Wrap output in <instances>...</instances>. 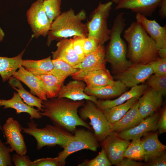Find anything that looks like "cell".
<instances>
[{"instance_id":"cell-21","label":"cell","mask_w":166,"mask_h":166,"mask_svg":"<svg viewBox=\"0 0 166 166\" xmlns=\"http://www.w3.org/2000/svg\"><path fill=\"white\" fill-rule=\"evenodd\" d=\"M127 87L119 80L114 81L108 85L95 88L85 87L84 92L88 95L97 98L108 99L119 97L126 91Z\"/></svg>"},{"instance_id":"cell-7","label":"cell","mask_w":166,"mask_h":166,"mask_svg":"<svg viewBox=\"0 0 166 166\" xmlns=\"http://www.w3.org/2000/svg\"><path fill=\"white\" fill-rule=\"evenodd\" d=\"M63 150L58 154L60 166L65 165L66 158L70 155L83 149L96 152L99 142L91 130L84 128L76 129Z\"/></svg>"},{"instance_id":"cell-36","label":"cell","mask_w":166,"mask_h":166,"mask_svg":"<svg viewBox=\"0 0 166 166\" xmlns=\"http://www.w3.org/2000/svg\"><path fill=\"white\" fill-rule=\"evenodd\" d=\"M112 165L104 149L102 148L98 155L91 160H85L78 166H111Z\"/></svg>"},{"instance_id":"cell-43","label":"cell","mask_w":166,"mask_h":166,"mask_svg":"<svg viewBox=\"0 0 166 166\" xmlns=\"http://www.w3.org/2000/svg\"><path fill=\"white\" fill-rule=\"evenodd\" d=\"M157 130L160 135L166 132V108L165 107L160 113L157 124Z\"/></svg>"},{"instance_id":"cell-24","label":"cell","mask_w":166,"mask_h":166,"mask_svg":"<svg viewBox=\"0 0 166 166\" xmlns=\"http://www.w3.org/2000/svg\"><path fill=\"white\" fill-rule=\"evenodd\" d=\"M0 106H3L4 109L10 108L16 110V113L19 114L22 113H26L30 116L31 121L34 119H39L42 116L40 110L30 106L22 100L18 93L14 92L12 97L7 100H0Z\"/></svg>"},{"instance_id":"cell-26","label":"cell","mask_w":166,"mask_h":166,"mask_svg":"<svg viewBox=\"0 0 166 166\" xmlns=\"http://www.w3.org/2000/svg\"><path fill=\"white\" fill-rule=\"evenodd\" d=\"M88 88L104 87L112 84L114 80L109 71L106 68L92 71L83 78Z\"/></svg>"},{"instance_id":"cell-51","label":"cell","mask_w":166,"mask_h":166,"mask_svg":"<svg viewBox=\"0 0 166 166\" xmlns=\"http://www.w3.org/2000/svg\"><path fill=\"white\" fill-rule=\"evenodd\" d=\"M44 1L49 0H43Z\"/></svg>"},{"instance_id":"cell-8","label":"cell","mask_w":166,"mask_h":166,"mask_svg":"<svg viewBox=\"0 0 166 166\" xmlns=\"http://www.w3.org/2000/svg\"><path fill=\"white\" fill-rule=\"evenodd\" d=\"M79 111V115L85 121L89 120V124L99 142H101L112 132L110 125L102 111L96 104L86 100Z\"/></svg>"},{"instance_id":"cell-31","label":"cell","mask_w":166,"mask_h":166,"mask_svg":"<svg viewBox=\"0 0 166 166\" xmlns=\"http://www.w3.org/2000/svg\"><path fill=\"white\" fill-rule=\"evenodd\" d=\"M21 66L33 74L50 73L54 67L51 56L40 60H23Z\"/></svg>"},{"instance_id":"cell-30","label":"cell","mask_w":166,"mask_h":166,"mask_svg":"<svg viewBox=\"0 0 166 166\" xmlns=\"http://www.w3.org/2000/svg\"><path fill=\"white\" fill-rule=\"evenodd\" d=\"M139 97L132 98L121 105L101 110L110 125L120 120L138 101Z\"/></svg>"},{"instance_id":"cell-29","label":"cell","mask_w":166,"mask_h":166,"mask_svg":"<svg viewBox=\"0 0 166 166\" xmlns=\"http://www.w3.org/2000/svg\"><path fill=\"white\" fill-rule=\"evenodd\" d=\"M8 80L10 85L17 91L25 103L30 106L36 107L42 111V100L26 90L23 87L21 81L16 78L11 77Z\"/></svg>"},{"instance_id":"cell-49","label":"cell","mask_w":166,"mask_h":166,"mask_svg":"<svg viewBox=\"0 0 166 166\" xmlns=\"http://www.w3.org/2000/svg\"><path fill=\"white\" fill-rule=\"evenodd\" d=\"M120 0H112V1L114 3L116 4H117L119 2Z\"/></svg>"},{"instance_id":"cell-18","label":"cell","mask_w":166,"mask_h":166,"mask_svg":"<svg viewBox=\"0 0 166 166\" xmlns=\"http://www.w3.org/2000/svg\"><path fill=\"white\" fill-rule=\"evenodd\" d=\"M161 0H120L116 10L128 9L146 17L151 16L159 7Z\"/></svg>"},{"instance_id":"cell-10","label":"cell","mask_w":166,"mask_h":166,"mask_svg":"<svg viewBox=\"0 0 166 166\" xmlns=\"http://www.w3.org/2000/svg\"><path fill=\"white\" fill-rule=\"evenodd\" d=\"M105 54L104 45H100L94 52L85 56L79 64L73 66L78 70L71 75L72 78L74 80L82 81L89 73L106 68Z\"/></svg>"},{"instance_id":"cell-11","label":"cell","mask_w":166,"mask_h":166,"mask_svg":"<svg viewBox=\"0 0 166 166\" xmlns=\"http://www.w3.org/2000/svg\"><path fill=\"white\" fill-rule=\"evenodd\" d=\"M2 127V131L6 140V145L9 144L11 152L14 151L20 155L27 152L26 145L22 134V129L19 122L13 117L6 120Z\"/></svg>"},{"instance_id":"cell-5","label":"cell","mask_w":166,"mask_h":166,"mask_svg":"<svg viewBox=\"0 0 166 166\" xmlns=\"http://www.w3.org/2000/svg\"><path fill=\"white\" fill-rule=\"evenodd\" d=\"M38 125L31 120L27 127H21L22 132L33 136L37 142V148L40 150L45 146L58 145L63 148L72 137L73 134L57 125L47 124L44 128L37 127Z\"/></svg>"},{"instance_id":"cell-19","label":"cell","mask_w":166,"mask_h":166,"mask_svg":"<svg viewBox=\"0 0 166 166\" xmlns=\"http://www.w3.org/2000/svg\"><path fill=\"white\" fill-rule=\"evenodd\" d=\"M86 86V84L82 81L75 80L70 81L66 85H62L57 97L75 101L90 100L96 104L97 98L86 94L84 92Z\"/></svg>"},{"instance_id":"cell-48","label":"cell","mask_w":166,"mask_h":166,"mask_svg":"<svg viewBox=\"0 0 166 166\" xmlns=\"http://www.w3.org/2000/svg\"><path fill=\"white\" fill-rule=\"evenodd\" d=\"M4 36L5 34L3 31L2 28L0 27V42L2 41Z\"/></svg>"},{"instance_id":"cell-15","label":"cell","mask_w":166,"mask_h":166,"mask_svg":"<svg viewBox=\"0 0 166 166\" xmlns=\"http://www.w3.org/2000/svg\"><path fill=\"white\" fill-rule=\"evenodd\" d=\"M160 113L156 112L144 119L137 125L117 133L121 138L127 140L140 139L145 134L157 131V124Z\"/></svg>"},{"instance_id":"cell-4","label":"cell","mask_w":166,"mask_h":166,"mask_svg":"<svg viewBox=\"0 0 166 166\" xmlns=\"http://www.w3.org/2000/svg\"><path fill=\"white\" fill-rule=\"evenodd\" d=\"M85 12L81 10L77 14L72 8L61 13L52 22L48 33L46 44L63 38L76 36L87 37L86 24L82 21L86 18Z\"/></svg>"},{"instance_id":"cell-12","label":"cell","mask_w":166,"mask_h":166,"mask_svg":"<svg viewBox=\"0 0 166 166\" xmlns=\"http://www.w3.org/2000/svg\"><path fill=\"white\" fill-rule=\"evenodd\" d=\"M130 142L120 137L117 133L112 131L101 143L112 165L117 166L123 158L124 153Z\"/></svg>"},{"instance_id":"cell-38","label":"cell","mask_w":166,"mask_h":166,"mask_svg":"<svg viewBox=\"0 0 166 166\" xmlns=\"http://www.w3.org/2000/svg\"><path fill=\"white\" fill-rule=\"evenodd\" d=\"M150 64L154 74L159 76H166V58L159 57Z\"/></svg>"},{"instance_id":"cell-46","label":"cell","mask_w":166,"mask_h":166,"mask_svg":"<svg viewBox=\"0 0 166 166\" xmlns=\"http://www.w3.org/2000/svg\"><path fill=\"white\" fill-rule=\"evenodd\" d=\"M159 7L160 9L159 14L160 18L162 19L166 18V0H161Z\"/></svg>"},{"instance_id":"cell-32","label":"cell","mask_w":166,"mask_h":166,"mask_svg":"<svg viewBox=\"0 0 166 166\" xmlns=\"http://www.w3.org/2000/svg\"><path fill=\"white\" fill-rule=\"evenodd\" d=\"M52 61L54 67L50 73L54 75L63 83L68 76L78 70L61 59H57L52 60Z\"/></svg>"},{"instance_id":"cell-17","label":"cell","mask_w":166,"mask_h":166,"mask_svg":"<svg viewBox=\"0 0 166 166\" xmlns=\"http://www.w3.org/2000/svg\"><path fill=\"white\" fill-rule=\"evenodd\" d=\"M136 21L140 23L146 32L154 41L159 49L166 48V25L161 26L155 20H150L139 14L136 15Z\"/></svg>"},{"instance_id":"cell-16","label":"cell","mask_w":166,"mask_h":166,"mask_svg":"<svg viewBox=\"0 0 166 166\" xmlns=\"http://www.w3.org/2000/svg\"><path fill=\"white\" fill-rule=\"evenodd\" d=\"M158 131L150 132L140 138L144 152V162H148L166 152V146L158 139Z\"/></svg>"},{"instance_id":"cell-44","label":"cell","mask_w":166,"mask_h":166,"mask_svg":"<svg viewBox=\"0 0 166 166\" xmlns=\"http://www.w3.org/2000/svg\"><path fill=\"white\" fill-rule=\"evenodd\" d=\"M144 165L148 166H166V153L157 157L150 161L146 163Z\"/></svg>"},{"instance_id":"cell-6","label":"cell","mask_w":166,"mask_h":166,"mask_svg":"<svg viewBox=\"0 0 166 166\" xmlns=\"http://www.w3.org/2000/svg\"><path fill=\"white\" fill-rule=\"evenodd\" d=\"M113 4L112 1L105 3L100 2L91 13L86 23L88 36L94 38L101 45L109 41L111 30L107 25V21Z\"/></svg>"},{"instance_id":"cell-14","label":"cell","mask_w":166,"mask_h":166,"mask_svg":"<svg viewBox=\"0 0 166 166\" xmlns=\"http://www.w3.org/2000/svg\"><path fill=\"white\" fill-rule=\"evenodd\" d=\"M163 96L160 92L148 87L142 96L139 97V117L141 121L157 112L162 104Z\"/></svg>"},{"instance_id":"cell-20","label":"cell","mask_w":166,"mask_h":166,"mask_svg":"<svg viewBox=\"0 0 166 166\" xmlns=\"http://www.w3.org/2000/svg\"><path fill=\"white\" fill-rule=\"evenodd\" d=\"M59 41L56 45L57 49L52 52V60L60 59L72 66L82 61L73 49L72 38H63Z\"/></svg>"},{"instance_id":"cell-45","label":"cell","mask_w":166,"mask_h":166,"mask_svg":"<svg viewBox=\"0 0 166 166\" xmlns=\"http://www.w3.org/2000/svg\"><path fill=\"white\" fill-rule=\"evenodd\" d=\"M144 163L126 157H123L117 166H142Z\"/></svg>"},{"instance_id":"cell-35","label":"cell","mask_w":166,"mask_h":166,"mask_svg":"<svg viewBox=\"0 0 166 166\" xmlns=\"http://www.w3.org/2000/svg\"><path fill=\"white\" fill-rule=\"evenodd\" d=\"M146 85L148 87L160 92L163 96L166 93V76L151 75L147 80Z\"/></svg>"},{"instance_id":"cell-50","label":"cell","mask_w":166,"mask_h":166,"mask_svg":"<svg viewBox=\"0 0 166 166\" xmlns=\"http://www.w3.org/2000/svg\"><path fill=\"white\" fill-rule=\"evenodd\" d=\"M0 130L2 131V126H1L0 125Z\"/></svg>"},{"instance_id":"cell-25","label":"cell","mask_w":166,"mask_h":166,"mask_svg":"<svg viewBox=\"0 0 166 166\" xmlns=\"http://www.w3.org/2000/svg\"><path fill=\"white\" fill-rule=\"evenodd\" d=\"M139 106L138 101L120 120L110 125L112 131L118 133L133 127L142 121L139 117Z\"/></svg>"},{"instance_id":"cell-27","label":"cell","mask_w":166,"mask_h":166,"mask_svg":"<svg viewBox=\"0 0 166 166\" xmlns=\"http://www.w3.org/2000/svg\"><path fill=\"white\" fill-rule=\"evenodd\" d=\"M34 74L38 78L47 99L57 97L63 83L50 73Z\"/></svg>"},{"instance_id":"cell-33","label":"cell","mask_w":166,"mask_h":166,"mask_svg":"<svg viewBox=\"0 0 166 166\" xmlns=\"http://www.w3.org/2000/svg\"><path fill=\"white\" fill-rule=\"evenodd\" d=\"M126 157L136 161L144 160V152L140 139L132 140L123 154Z\"/></svg>"},{"instance_id":"cell-47","label":"cell","mask_w":166,"mask_h":166,"mask_svg":"<svg viewBox=\"0 0 166 166\" xmlns=\"http://www.w3.org/2000/svg\"><path fill=\"white\" fill-rule=\"evenodd\" d=\"M159 57L166 58V48L159 49Z\"/></svg>"},{"instance_id":"cell-37","label":"cell","mask_w":166,"mask_h":166,"mask_svg":"<svg viewBox=\"0 0 166 166\" xmlns=\"http://www.w3.org/2000/svg\"><path fill=\"white\" fill-rule=\"evenodd\" d=\"M9 147L6 146L0 139V166H12V161Z\"/></svg>"},{"instance_id":"cell-40","label":"cell","mask_w":166,"mask_h":166,"mask_svg":"<svg viewBox=\"0 0 166 166\" xmlns=\"http://www.w3.org/2000/svg\"><path fill=\"white\" fill-rule=\"evenodd\" d=\"M11 157L15 166H35L33 162L26 154L20 155L14 154Z\"/></svg>"},{"instance_id":"cell-1","label":"cell","mask_w":166,"mask_h":166,"mask_svg":"<svg viewBox=\"0 0 166 166\" xmlns=\"http://www.w3.org/2000/svg\"><path fill=\"white\" fill-rule=\"evenodd\" d=\"M85 101H75L65 98L57 97L43 101L42 116L48 117L54 125L70 132L73 133L78 126L92 130V127L82 120L78 113V109Z\"/></svg>"},{"instance_id":"cell-28","label":"cell","mask_w":166,"mask_h":166,"mask_svg":"<svg viewBox=\"0 0 166 166\" xmlns=\"http://www.w3.org/2000/svg\"><path fill=\"white\" fill-rule=\"evenodd\" d=\"M24 51L12 57L0 56V75L3 82L8 80L21 66Z\"/></svg>"},{"instance_id":"cell-39","label":"cell","mask_w":166,"mask_h":166,"mask_svg":"<svg viewBox=\"0 0 166 166\" xmlns=\"http://www.w3.org/2000/svg\"><path fill=\"white\" fill-rule=\"evenodd\" d=\"M87 37L76 36L73 37V49L78 56L83 60L85 57L84 52V44Z\"/></svg>"},{"instance_id":"cell-34","label":"cell","mask_w":166,"mask_h":166,"mask_svg":"<svg viewBox=\"0 0 166 166\" xmlns=\"http://www.w3.org/2000/svg\"><path fill=\"white\" fill-rule=\"evenodd\" d=\"M61 0H43V6L44 9L51 23L61 13Z\"/></svg>"},{"instance_id":"cell-41","label":"cell","mask_w":166,"mask_h":166,"mask_svg":"<svg viewBox=\"0 0 166 166\" xmlns=\"http://www.w3.org/2000/svg\"><path fill=\"white\" fill-rule=\"evenodd\" d=\"M101 45L93 38L86 37L84 44V52L85 56L94 52Z\"/></svg>"},{"instance_id":"cell-23","label":"cell","mask_w":166,"mask_h":166,"mask_svg":"<svg viewBox=\"0 0 166 166\" xmlns=\"http://www.w3.org/2000/svg\"><path fill=\"white\" fill-rule=\"evenodd\" d=\"M13 77L26 85L32 94L37 96L43 101L47 100L46 95L42 88L37 77L23 67L20 66L18 70L14 73Z\"/></svg>"},{"instance_id":"cell-9","label":"cell","mask_w":166,"mask_h":166,"mask_svg":"<svg viewBox=\"0 0 166 166\" xmlns=\"http://www.w3.org/2000/svg\"><path fill=\"white\" fill-rule=\"evenodd\" d=\"M43 2V0H37L26 12L27 22L36 38L47 36L51 26L44 9Z\"/></svg>"},{"instance_id":"cell-22","label":"cell","mask_w":166,"mask_h":166,"mask_svg":"<svg viewBox=\"0 0 166 166\" xmlns=\"http://www.w3.org/2000/svg\"><path fill=\"white\" fill-rule=\"evenodd\" d=\"M148 87L146 84L138 85L131 87V89L126 91L118 98L112 100H98L96 105L101 110L106 109L121 104L128 100L134 97H140Z\"/></svg>"},{"instance_id":"cell-2","label":"cell","mask_w":166,"mask_h":166,"mask_svg":"<svg viewBox=\"0 0 166 166\" xmlns=\"http://www.w3.org/2000/svg\"><path fill=\"white\" fill-rule=\"evenodd\" d=\"M127 43V56L132 64H149L159 57L154 41L139 22H132L124 31Z\"/></svg>"},{"instance_id":"cell-3","label":"cell","mask_w":166,"mask_h":166,"mask_svg":"<svg viewBox=\"0 0 166 166\" xmlns=\"http://www.w3.org/2000/svg\"><path fill=\"white\" fill-rule=\"evenodd\" d=\"M124 13H119L115 18L110 35L109 42L106 50L105 59L109 62L115 72H123L132 64L127 58V48L121 37L126 25Z\"/></svg>"},{"instance_id":"cell-13","label":"cell","mask_w":166,"mask_h":166,"mask_svg":"<svg viewBox=\"0 0 166 166\" xmlns=\"http://www.w3.org/2000/svg\"><path fill=\"white\" fill-rule=\"evenodd\" d=\"M153 74L152 69L150 63L132 64L118 74L117 77L127 87H131L144 82Z\"/></svg>"},{"instance_id":"cell-42","label":"cell","mask_w":166,"mask_h":166,"mask_svg":"<svg viewBox=\"0 0 166 166\" xmlns=\"http://www.w3.org/2000/svg\"><path fill=\"white\" fill-rule=\"evenodd\" d=\"M33 162L35 166H60L58 156L42 158L35 160Z\"/></svg>"}]
</instances>
